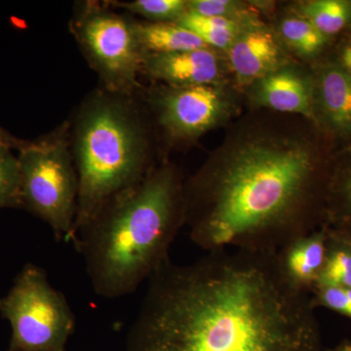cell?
I'll return each instance as SVG.
<instances>
[{"mask_svg":"<svg viewBox=\"0 0 351 351\" xmlns=\"http://www.w3.org/2000/svg\"><path fill=\"white\" fill-rule=\"evenodd\" d=\"M69 122L78 179L75 239L108 201L142 181L152 167L149 134L134 96L101 87Z\"/></svg>","mask_w":351,"mask_h":351,"instance_id":"cell-4","label":"cell"},{"mask_svg":"<svg viewBox=\"0 0 351 351\" xmlns=\"http://www.w3.org/2000/svg\"><path fill=\"white\" fill-rule=\"evenodd\" d=\"M341 66L351 76V43L346 44L341 51Z\"/></svg>","mask_w":351,"mask_h":351,"instance_id":"cell-26","label":"cell"},{"mask_svg":"<svg viewBox=\"0 0 351 351\" xmlns=\"http://www.w3.org/2000/svg\"><path fill=\"white\" fill-rule=\"evenodd\" d=\"M133 20L108 8L107 2L78 3L71 31L101 86L114 93L135 96L140 89L145 54L133 29Z\"/></svg>","mask_w":351,"mask_h":351,"instance_id":"cell-7","label":"cell"},{"mask_svg":"<svg viewBox=\"0 0 351 351\" xmlns=\"http://www.w3.org/2000/svg\"><path fill=\"white\" fill-rule=\"evenodd\" d=\"M255 100L281 112L313 117V92L308 82L291 69H279L256 83Z\"/></svg>","mask_w":351,"mask_h":351,"instance_id":"cell-12","label":"cell"},{"mask_svg":"<svg viewBox=\"0 0 351 351\" xmlns=\"http://www.w3.org/2000/svg\"><path fill=\"white\" fill-rule=\"evenodd\" d=\"M325 351H351V341H343L338 346Z\"/></svg>","mask_w":351,"mask_h":351,"instance_id":"cell-27","label":"cell"},{"mask_svg":"<svg viewBox=\"0 0 351 351\" xmlns=\"http://www.w3.org/2000/svg\"><path fill=\"white\" fill-rule=\"evenodd\" d=\"M0 313L11 326L8 351H66L75 316L63 293L43 267L27 263L0 299Z\"/></svg>","mask_w":351,"mask_h":351,"instance_id":"cell-6","label":"cell"},{"mask_svg":"<svg viewBox=\"0 0 351 351\" xmlns=\"http://www.w3.org/2000/svg\"><path fill=\"white\" fill-rule=\"evenodd\" d=\"M108 5L137 14L151 23H177L188 13L186 0H135V1L107 2Z\"/></svg>","mask_w":351,"mask_h":351,"instance_id":"cell-19","label":"cell"},{"mask_svg":"<svg viewBox=\"0 0 351 351\" xmlns=\"http://www.w3.org/2000/svg\"><path fill=\"white\" fill-rule=\"evenodd\" d=\"M133 29L141 49L147 54H169L208 47L196 34L176 23L133 21Z\"/></svg>","mask_w":351,"mask_h":351,"instance_id":"cell-14","label":"cell"},{"mask_svg":"<svg viewBox=\"0 0 351 351\" xmlns=\"http://www.w3.org/2000/svg\"><path fill=\"white\" fill-rule=\"evenodd\" d=\"M221 71L218 55L209 47L169 54H147L142 69V73L167 83L170 87L215 85Z\"/></svg>","mask_w":351,"mask_h":351,"instance_id":"cell-9","label":"cell"},{"mask_svg":"<svg viewBox=\"0 0 351 351\" xmlns=\"http://www.w3.org/2000/svg\"><path fill=\"white\" fill-rule=\"evenodd\" d=\"M157 119L171 138L199 137L225 117L228 101L216 85L170 87L152 97Z\"/></svg>","mask_w":351,"mask_h":351,"instance_id":"cell-8","label":"cell"},{"mask_svg":"<svg viewBox=\"0 0 351 351\" xmlns=\"http://www.w3.org/2000/svg\"><path fill=\"white\" fill-rule=\"evenodd\" d=\"M328 230H329V232L331 233L332 237H336L339 241L345 245L346 248L350 251L351 255V230H336V228H328Z\"/></svg>","mask_w":351,"mask_h":351,"instance_id":"cell-25","label":"cell"},{"mask_svg":"<svg viewBox=\"0 0 351 351\" xmlns=\"http://www.w3.org/2000/svg\"><path fill=\"white\" fill-rule=\"evenodd\" d=\"M327 246L326 226L284 245L276 253L277 267L284 280L295 290L311 295L324 265Z\"/></svg>","mask_w":351,"mask_h":351,"instance_id":"cell-10","label":"cell"},{"mask_svg":"<svg viewBox=\"0 0 351 351\" xmlns=\"http://www.w3.org/2000/svg\"><path fill=\"white\" fill-rule=\"evenodd\" d=\"M285 43L302 56H313L320 52L328 43V36L318 31L304 17H290L280 25Z\"/></svg>","mask_w":351,"mask_h":351,"instance_id":"cell-18","label":"cell"},{"mask_svg":"<svg viewBox=\"0 0 351 351\" xmlns=\"http://www.w3.org/2000/svg\"><path fill=\"white\" fill-rule=\"evenodd\" d=\"M23 208L43 219L57 241L73 243L77 209L78 179L71 142V122L24 141L18 149Z\"/></svg>","mask_w":351,"mask_h":351,"instance_id":"cell-5","label":"cell"},{"mask_svg":"<svg viewBox=\"0 0 351 351\" xmlns=\"http://www.w3.org/2000/svg\"><path fill=\"white\" fill-rule=\"evenodd\" d=\"M323 226L351 230V163L335 171L328 180Z\"/></svg>","mask_w":351,"mask_h":351,"instance_id":"cell-15","label":"cell"},{"mask_svg":"<svg viewBox=\"0 0 351 351\" xmlns=\"http://www.w3.org/2000/svg\"><path fill=\"white\" fill-rule=\"evenodd\" d=\"M317 162L306 145L255 140L184 186L191 241L207 252L276 253L324 225Z\"/></svg>","mask_w":351,"mask_h":351,"instance_id":"cell-2","label":"cell"},{"mask_svg":"<svg viewBox=\"0 0 351 351\" xmlns=\"http://www.w3.org/2000/svg\"><path fill=\"white\" fill-rule=\"evenodd\" d=\"M318 284L351 289V255L345 245L328 230L326 258Z\"/></svg>","mask_w":351,"mask_h":351,"instance_id":"cell-21","label":"cell"},{"mask_svg":"<svg viewBox=\"0 0 351 351\" xmlns=\"http://www.w3.org/2000/svg\"><path fill=\"white\" fill-rule=\"evenodd\" d=\"M188 12L235 21L242 13L241 4L230 0H189Z\"/></svg>","mask_w":351,"mask_h":351,"instance_id":"cell-23","label":"cell"},{"mask_svg":"<svg viewBox=\"0 0 351 351\" xmlns=\"http://www.w3.org/2000/svg\"><path fill=\"white\" fill-rule=\"evenodd\" d=\"M13 149L0 143V210L23 208L22 176Z\"/></svg>","mask_w":351,"mask_h":351,"instance_id":"cell-20","label":"cell"},{"mask_svg":"<svg viewBox=\"0 0 351 351\" xmlns=\"http://www.w3.org/2000/svg\"><path fill=\"white\" fill-rule=\"evenodd\" d=\"M184 225V186L177 171L164 164L108 201L73 244L95 293L119 299L136 292L169 260Z\"/></svg>","mask_w":351,"mask_h":351,"instance_id":"cell-3","label":"cell"},{"mask_svg":"<svg viewBox=\"0 0 351 351\" xmlns=\"http://www.w3.org/2000/svg\"><path fill=\"white\" fill-rule=\"evenodd\" d=\"M300 12L326 36L338 34L351 23V2L345 0L302 2Z\"/></svg>","mask_w":351,"mask_h":351,"instance_id":"cell-17","label":"cell"},{"mask_svg":"<svg viewBox=\"0 0 351 351\" xmlns=\"http://www.w3.org/2000/svg\"><path fill=\"white\" fill-rule=\"evenodd\" d=\"M125 351H324L311 295L276 253L223 249L167 260L147 280Z\"/></svg>","mask_w":351,"mask_h":351,"instance_id":"cell-1","label":"cell"},{"mask_svg":"<svg viewBox=\"0 0 351 351\" xmlns=\"http://www.w3.org/2000/svg\"><path fill=\"white\" fill-rule=\"evenodd\" d=\"M176 24L196 34L208 47L230 49L235 39L243 31L239 21L226 18L205 17L197 14L186 13Z\"/></svg>","mask_w":351,"mask_h":351,"instance_id":"cell-16","label":"cell"},{"mask_svg":"<svg viewBox=\"0 0 351 351\" xmlns=\"http://www.w3.org/2000/svg\"><path fill=\"white\" fill-rule=\"evenodd\" d=\"M228 61L241 85L258 82L281 69L282 50L274 34L252 25L240 32L228 50Z\"/></svg>","mask_w":351,"mask_h":351,"instance_id":"cell-11","label":"cell"},{"mask_svg":"<svg viewBox=\"0 0 351 351\" xmlns=\"http://www.w3.org/2000/svg\"><path fill=\"white\" fill-rule=\"evenodd\" d=\"M321 110L332 129L341 135L351 133V76L338 64H330L321 73Z\"/></svg>","mask_w":351,"mask_h":351,"instance_id":"cell-13","label":"cell"},{"mask_svg":"<svg viewBox=\"0 0 351 351\" xmlns=\"http://www.w3.org/2000/svg\"><path fill=\"white\" fill-rule=\"evenodd\" d=\"M24 141L25 140H21V138L14 137L8 131H6L5 129L0 126V143H1V144L9 145V147H12L14 149H17L18 151L21 145L24 143Z\"/></svg>","mask_w":351,"mask_h":351,"instance_id":"cell-24","label":"cell"},{"mask_svg":"<svg viewBox=\"0 0 351 351\" xmlns=\"http://www.w3.org/2000/svg\"><path fill=\"white\" fill-rule=\"evenodd\" d=\"M311 298L315 308L325 307L351 319V289L318 284Z\"/></svg>","mask_w":351,"mask_h":351,"instance_id":"cell-22","label":"cell"}]
</instances>
